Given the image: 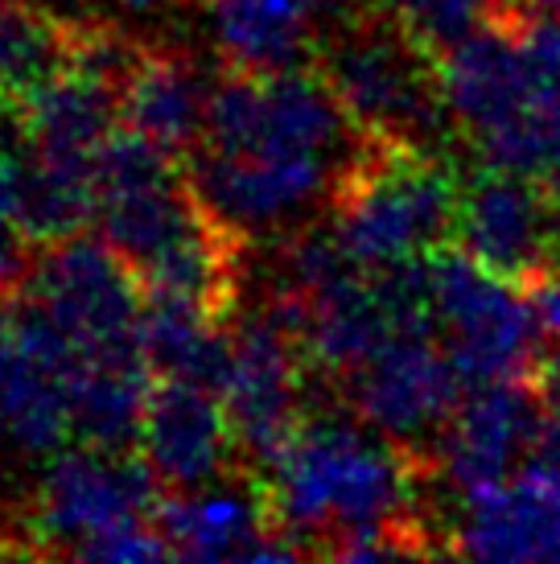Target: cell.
Returning <instances> with one entry per match:
<instances>
[{"label": "cell", "mask_w": 560, "mask_h": 564, "mask_svg": "<svg viewBox=\"0 0 560 564\" xmlns=\"http://www.w3.org/2000/svg\"><path fill=\"white\" fill-rule=\"evenodd\" d=\"M417 474L420 457L375 429L305 421L265 478L272 528L297 535L313 556H330L351 532L420 523Z\"/></svg>", "instance_id": "cell-1"}, {"label": "cell", "mask_w": 560, "mask_h": 564, "mask_svg": "<svg viewBox=\"0 0 560 564\" xmlns=\"http://www.w3.org/2000/svg\"><path fill=\"white\" fill-rule=\"evenodd\" d=\"M334 236L363 272L429 260L457 239L462 186L424 149L375 144L334 186Z\"/></svg>", "instance_id": "cell-2"}, {"label": "cell", "mask_w": 560, "mask_h": 564, "mask_svg": "<svg viewBox=\"0 0 560 564\" xmlns=\"http://www.w3.org/2000/svg\"><path fill=\"white\" fill-rule=\"evenodd\" d=\"M429 58L433 54L396 17L379 13H363L317 54L322 75L363 137L400 149H424L441 116H450Z\"/></svg>", "instance_id": "cell-3"}, {"label": "cell", "mask_w": 560, "mask_h": 564, "mask_svg": "<svg viewBox=\"0 0 560 564\" xmlns=\"http://www.w3.org/2000/svg\"><path fill=\"white\" fill-rule=\"evenodd\" d=\"M437 334L466 388L536 379L545 367V322L524 284L483 268L466 251L429 256Z\"/></svg>", "instance_id": "cell-4"}, {"label": "cell", "mask_w": 560, "mask_h": 564, "mask_svg": "<svg viewBox=\"0 0 560 564\" xmlns=\"http://www.w3.org/2000/svg\"><path fill=\"white\" fill-rule=\"evenodd\" d=\"M91 362H149L140 346L144 289L104 236H66L37 248L30 293Z\"/></svg>", "instance_id": "cell-5"}, {"label": "cell", "mask_w": 560, "mask_h": 564, "mask_svg": "<svg viewBox=\"0 0 560 564\" xmlns=\"http://www.w3.org/2000/svg\"><path fill=\"white\" fill-rule=\"evenodd\" d=\"M170 486L161 482L144 454H99V449H66L50 462L33 502L30 544L42 540V556L71 552L99 532H111L132 519H153ZM37 556V544H33Z\"/></svg>", "instance_id": "cell-6"}, {"label": "cell", "mask_w": 560, "mask_h": 564, "mask_svg": "<svg viewBox=\"0 0 560 564\" xmlns=\"http://www.w3.org/2000/svg\"><path fill=\"white\" fill-rule=\"evenodd\" d=\"M346 404L379 437L420 457L417 441L441 437L466 379L457 376L437 329H396L371 359L343 379Z\"/></svg>", "instance_id": "cell-7"}, {"label": "cell", "mask_w": 560, "mask_h": 564, "mask_svg": "<svg viewBox=\"0 0 560 564\" xmlns=\"http://www.w3.org/2000/svg\"><path fill=\"white\" fill-rule=\"evenodd\" d=\"M194 194L235 236H260L297 223L317 198H334V186L351 165L313 153H215L198 149L182 165Z\"/></svg>", "instance_id": "cell-8"}, {"label": "cell", "mask_w": 560, "mask_h": 564, "mask_svg": "<svg viewBox=\"0 0 560 564\" xmlns=\"http://www.w3.org/2000/svg\"><path fill=\"white\" fill-rule=\"evenodd\" d=\"M235 359L223 388L235 449L251 470H272L301 429V367L305 355L268 310L231 322Z\"/></svg>", "instance_id": "cell-9"}, {"label": "cell", "mask_w": 560, "mask_h": 564, "mask_svg": "<svg viewBox=\"0 0 560 564\" xmlns=\"http://www.w3.org/2000/svg\"><path fill=\"white\" fill-rule=\"evenodd\" d=\"M545 395L536 379H503V383H478L474 392L453 408L450 424L437 437V466L457 499H470L486 486L507 482L531 449L548 433Z\"/></svg>", "instance_id": "cell-10"}, {"label": "cell", "mask_w": 560, "mask_h": 564, "mask_svg": "<svg viewBox=\"0 0 560 564\" xmlns=\"http://www.w3.org/2000/svg\"><path fill=\"white\" fill-rule=\"evenodd\" d=\"M453 549L478 561H560V429L548 424L540 445L498 486L462 499Z\"/></svg>", "instance_id": "cell-11"}, {"label": "cell", "mask_w": 560, "mask_h": 564, "mask_svg": "<svg viewBox=\"0 0 560 564\" xmlns=\"http://www.w3.org/2000/svg\"><path fill=\"white\" fill-rule=\"evenodd\" d=\"M457 243L498 276L531 284L560 260V210L536 177L486 170L462 189Z\"/></svg>", "instance_id": "cell-12"}, {"label": "cell", "mask_w": 560, "mask_h": 564, "mask_svg": "<svg viewBox=\"0 0 560 564\" xmlns=\"http://www.w3.org/2000/svg\"><path fill=\"white\" fill-rule=\"evenodd\" d=\"M144 457L170 490H203L235 449L223 395L190 379H157L144 408Z\"/></svg>", "instance_id": "cell-13"}, {"label": "cell", "mask_w": 560, "mask_h": 564, "mask_svg": "<svg viewBox=\"0 0 560 564\" xmlns=\"http://www.w3.org/2000/svg\"><path fill=\"white\" fill-rule=\"evenodd\" d=\"M206 95L211 83L190 54L140 46L120 83V116L161 153L186 165L206 141Z\"/></svg>", "instance_id": "cell-14"}, {"label": "cell", "mask_w": 560, "mask_h": 564, "mask_svg": "<svg viewBox=\"0 0 560 564\" xmlns=\"http://www.w3.org/2000/svg\"><path fill=\"white\" fill-rule=\"evenodd\" d=\"M338 0H211V33L227 66L280 75L317 63V42Z\"/></svg>", "instance_id": "cell-15"}, {"label": "cell", "mask_w": 560, "mask_h": 564, "mask_svg": "<svg viewBox=\"0 0 560 564\" xmlns=\"http://www.w3.org/2000/svg\"><path fill=\"white\" fill-rule=\"evenodd\" d=\"M153 523L182 561H248L251 549L272 532L268 486L265 478L244 474L235 486L170 490Z\"/></svg>", "instance_id": "cell-16"}, {"label": "cell", "mask_w": 560, "mask_h": 564, "mask_svg": "<svg viewBox=\"0 0 560 564\" xmlns=\"http://www.w3.org/2000/svg\"><path fill=\"white\" fill-rule=\"evenodd\" d=\"M33 132V158L58 165H95L120 116V87L87 66L63 63L50 79L25 95Z\"/></svg>", "instance_id": "cell-17"}, {"label": "cell", "mask_w": 560, "mask_h": 564, "mask_svg": "<svg viewBox=\"0 0 560 564\" xmlns=\"http://www.w3.org/2000/svg\"><path fill=\"white\" fill-rule=\"evenodd\" d=\"M396 334L388 305L375 293L371 272H355L313 297H301L297 346L305 367L346 379Z\"/></svg>", "instance_id": "cell-18"}, {"label": "cell", "mask_w": 560, "mask_h": 564, "mask_svg": "<svg viewBox=\"0 0 560 564\" xmlns=\"http://www.w3.org/2000/svg\"><path fill=\"white\" fill-rule=\"evenodd\" d=\"M149 362H91L83 359L71 383V429L75 441L99 454H137L144 441V408L153 392Z\"/></svg>", "instance_id": "cell-19"}, {"label": "cell", "mask_w": 560, "mask_h": 564, "mask_svg": "<svg viewBox=\"0 0 560 564\" xmlns=\"http://www.w3.org/2000/svg\"><path fill=\"white\" fill-rule=\"evenodd\" d=\"M95 215H99L95 165H58V161H37V158L25 161L17 227L37 248L87 231L95 223Z\"/></svg>", "instance_id": "cell-20"}, {"label": "cell", "mask_w": 560, "mask_h": 564, "mask_svg": "<svg viewBox=\"0 0 560 564\" xmlns=\"http://www.w3.org/2000/svg\"><path fill=\"white\" fill-rule=\"evenodd\" d=\"M0 429L13 445L30 449V454L63 449L66 441H75L66 383L37 371L13 350V367H9V383H4V400H0Z\"/></svg>", "instance_id": "cell-21"}, {"label": "cell", "mask_w": 560, "mask_h": 564, "mask_svg": "<svg viewBox=\"0 0 560 564\" xmlns=\"http://www.w3.org/2000/svg\"><path fill=\"white\" fill-rule=\"evenodd\" d=\"M71 25L25 0H0V91L30 95L66 63Z\"/></svg>", "instance_id": "cell-22"}, {"label": "cell", "mask_w": 560, "mask_h": 564, "mask_svg": "<svg viewBox=\"0 0 560 564\" xmlns=\"http://www.w3.org/2000/svg\"><path fill=\"white\" fill-rule=\"evenodd\" d=\"M388 4L391 17L433 54V63L457 42H466L470 33L495 21H519L524 13L540 9L536 0H388Z\"/></svg>", "instance_id": "cell-23"}, {"label": "cell", "mask_w": 560, "mask_h": 564, "mask_svg": "<svg viewBox=\"0 0 560 564\" xmlns=\"http://www.w3.org/2000/svg\"><path fill=\"white\" fill-rule=\"evenodd\" d=\"M71 556H83V561H108V564H128V561H165L173 556V544L157 532L153 519H132V523H120L111 532H99L91 540H83Z\"/></svg>", "instance_id": "cell-24"}, {"label": "cell", "mask_w": 560, "mask_h": 564, "mask_svg": "<svg viewBox=\"0 0 560 564\" xmlns=\"http://www.w3.org/2000/svg\"><path fill=\"white\" fill-rule=\"evenodd\" d=\"M21 182H25V161L0 158V223H17V210H21Z\"/></svg>", "instance_id": "cell-25"}, {"label": "cell", "mask_w": 560, "mask_h": 564, "mask_svg": "<svg viewBox=\"0 0 560 564\" xmlns=\"http://www.w3.org/2000/svg\"><path fill=\"white\" fill-rule=\"evenodd\" d=\"M536 388H540V395H545L548 416H552V421H557V429H560V359L545 362V367L536 371Z\"/></svg>", "instance_id": "cell-26"}, {"label": "cell", "mask_w": 560, "mask_h": 564, "mask_svg": "<svg viewBox=\"0 0 560 564\" xmlns=\"http://www.w3.org/2000/svg\"><path fill=\"white\" fill-rule=\"evenodd\" d=\"M536 182L545 186V194H548V198H552V203H557V210H560V149H557V153H552V161H548L545 173H540Z\"/></svg>", "instance_id": "cell-27"}, {"label": "cell", "mask_w": 560, "mask_h": 564, "mask_svg": "<svg viewBox=\"0 0 560 564\" xmlns=\"http://www.w3.org/2000/svg\"><path fill=\"white\" fill-rule=\"evenodd\" d=\"M116 4L128 9V13H157V9H165L173 0H116Z\"/></svg>", "instance_id": "cell-28"}, {"label": "cell", "mask_w": 560, "mask_h": 564, "mask_svg": "<svg viewBox=\"0 0 560 564\" xmlns=\"http://www.w3.org/2000/svg\"><path fill=\"white\" fill-rule=\"evenodd\" d=\"M540 9H548V13H560V0H536Z\"/></svg>", "instance_id": "cell-29"}, {"label": "cell", "mask_w": 560, "mask_h": 564, "mask_svg": "<svg viewBox=\"0 0 560 564\" xmlns=\"http://www.w3.org/2000/svg\"><path fill=\"white\" fill-rule=\"evenodd\" d=\"M0 556H17L13 540H0Z\"/></svg>", "instance_id": "cell-30"}, {"label": "cell", "mask_w": 560, "mask_h": 564, "mask_svg": "<svg viewBox=\"0 0 560 564\" xmlns=\"http://www.w3.org/2000/svg\"><path fill=\"white\" fill-rule=\"evenodd\" d=\"M346 4H384V0H346Z\"/></svg>", "instance_id": "cell-31"}]
</instances>
